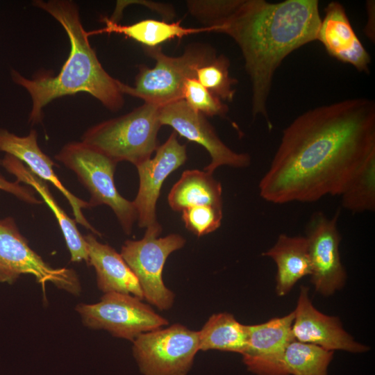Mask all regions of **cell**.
I'll return each instance as SVG.
<instances>
[{"mask_svg": "<svg viewBox=\"0 0 375 375\" xmlns=\"http://www.w3.org/2000/svg\"><path fill=\"white\" fill-rule=\"evenodd\" d=\"M338 215L328 218L314 213L306 228L310 262V281L316 292L328 297L341 289L347 274L340 255L341 236L337 226Z\"/></svg>", "mask_w": 375, "mask_h": 375, "instance_id": "obj_11", "label": "cell"}, {"mask_svg": "<svg viewBox=\"0 0 375 375\" xmlns=\"http://www.w3.org/2000/svg\"><path fill=\"white\" fill-rule=\"evenodd\" d=\"M160 107L144 103L126 115L101 122L84 133L82 142L117 163L127 161L137 166L151 158L158 147Z\"/></svg>", "mask_w": 375, "mask_h": 375, "instance_id": "obj_4", "label": "cell"}, {"mask_svg": "<svg viewBox=\"0 0 375 375\" xmlns=\"http://www.w3.org/2000/svg\"><path fill=\"white\" fill-rule=\"evenodd\" d=\"M183 99L192 109L204 116L224 117L228 110V106L203 87L196 78H190L185 81Z\"/></svg>", "mask_w": 375, "mask_h": 375, "instance_id": "obj_27", "label": "cell"}, {"mask_svg": "<svg viewBox=\"0 0 375 375\" xmlns=\"http://www.w3.org/2000/svg\"><path fill=\"white\" fill-rule=\"evenodd\" d=\"M294 312L255 325H246L247 347L241 354L247 369L256 375H289L284 356L294 340Z\"/></svg>", "mask_w": 375, "mask_h": 375, "instance_id": "obj_13", "label": "cell"}, {"mask_svg": "<svg viewBox=\"0 0 375 375\" xmlns=\"http://www.w3.org/2000/svg\"><path fill=\"white\" fill-rule=\"evenodd\" d=\"M144 50L156 60L154 67L139 66L134 86L119 80L117 84L123 94L158 106L183 99L185 81L195 78L197 69L216 56L211 47L200 44L187 47L183 55L177 57L165 54L160 47Z\"/></svg>", "mask_w": 375, "mask_h": 375, "instance_id": "obj_5", "label": "cell"}, {"mask_svg": "<svg viewBox=\"0 0 375 375\" xmlns=\"http://www.w3.org/2000/svg\"><path fill=\"white\" fill-rule=\"evenodd\" d=\"M89 262L97 274L98 288L104 294L119 292L143 299L138 281L135 274L112 247L99 242L92 234L83 236Z\"/></svg>", "mask_w": 375, "mask_h": 375, "instance_id": "obj_18", "label": "cell"}, {"mask_svg": "<svg viewBox=\"0 0 375 375\" xmlns=\"http://www.w3.org/2000/svg\"><path fill=\"white\" fill-rule=\"evenodd\" d=\"M159 120L161 126H171L176 133L207 150L211 160L204 170L210 173L220 166L242 168L251 163L249 154L237 153L227 147L206 116L192 109L183 99L161 106Z\"/></svg>", "mask_w": 375, "mask_h": 375, "instance_id": "obj_12", "label": "cell"}, {"mask_svg": "<svg viewBox=\"0 0 375 375\" xmlns=\"http://www.w3.org/2000/svg\"><path fill=\"white\" fill-rule=\"evenodd\" d=\"M160 224L146 228L144 237L139 240H126L121 256L138 281L145 299L158 310H169L174 301V293L162 280V271L168 256L183 248L185 238L178 234L159 237Z\"/></svg>", "mask_w": 375, "mask_h": 375, "instance_id": "obj_7", "label": "cell"}, {"mask_svg": "<svg viewBox=\"0 0 375 375\" xmlns=\"http://www.w3.org/2000/svg\"><path fill=\"white\" fill-rule=\"evenodd\" d=\"M321 21L317 0H239L210 26L240 47L251 83L252 115L262 116L269 131L267 101L274 73L292 51L317 40Z\"/></svg>", "mask_w": 375, "mask_h": 375, "instance_id": "obj_2", "label": "cell"}, {"mask_svg": "<svg viewBox=\"0 0 375 375\" xmlns=\"http://www.w3.org/2000/svg\"><path fill=\"white\" fill-rule=\"evenodd\" d=\"M199 351L219 350L242 354L246 349V325L228 312L211 315L198 331Z\"/></svg>", "mask_w": 375, "mask_h": 375, "instance_id": "obj_23", "label": "cell"}, {"mask_svg": "<svg viewBox=\"0 0 375 375\" xmlns=\"http://www.w3.org/2000/svg\"><path fill=\"white\" fill-rule=\"evenodd\" d=\"M366 5L367 22L364 31L371 40L374 41V1H367Z\"/></svg>", "mask_w": 375, "mask_h": 375, "instance_id": "obj_31", "label": "cell"}, {"mask_svg": "<svg viewBox=\"0 0 375 375\" xmlns=\"http://www.w3.org/2000/svg\"><path fill=\"white\" fill-rule=\"evenodd\" d=\"M0 151L5 152L22 162L36 176L43 181L53 184L69 202L75 222L92 231L99 236L97 231L86 219L83 208H92L89 202L85 201L69 191L59 180L53 169L54 162L40 148L38 144V133L31 130L26 136H18L6 129L0 128Z\"/></svg>", "mask_w": 375, "mask_h": 375, "instance_id": "obj_16", "label": "cell"}, {"mask_svg": "<svg viewBox=\"0 0 375 375\" xmlns=\"http://www.w3.org/2000/svg\"><path fill=\"white\" fill-rule=\"evenodd\" d=\"M76 310L85 326L106 330L114 337L132 342L144 333L169 324L142 299L119 292L106 293L96 303H79Z\"/></svg>", "mask_w": 375, "mask_h": 375, "instance_id": "obj_9", "label": "cell"}, {"mask_svg": "<svg viewBox=\"0 0 375 375\" xmlns=\"http://www.w3.org/2000/svg\"><path fill=\"white\" fill-rule=\"evenodd\" d=\"M292 326L295 340L319 346L328 351L342 350L362 353L368 347L354 340L342 328L338 317L317 310L308 296V288L301 286Z\"/></svg>", "mask_w": 375, "mask_h": 375, "instance_id": "obj_15", "label": "cell"}, {"mask_svg": "<svg viewBox=\"0 0 375 375\" xmlns=\"http://www.w3.org/2000/svg\"><path fill=\"white\" fill-rule=\"evenodd\" d=\"M181 218L187 229L200 237L217 230L222 219V208L193 206L183 210Z\"/></svg>", "mask_w": 375, "mask_h": 375, "instance_id": "obj_28", "label": "cell"}, {"mask_svg": "<svg viewBox=\"0 0 375 375\" xmlns=\"http://www.w3.org/2000/svg\"><path fill=\"white\" fill-rule=\"evenodd\" d=\"M340 196L342 206L352 212L375 209V153H372L349 179Z\"/></svg>", "mask_w": 375, "mask_h": 375, "instance_id": "obj_24", "label": "cell"}, {"mask_svg": "<svg viewBox=\"0 0 375 375\" xmlns=\"http://www.w3.org/2000/svg\"><path fill=\"white\" fill-rule=\"evenodd\" d=\"M375 153V103L353 98L310 109L283 131L259 183L260 197L276 204L340 195Z\"/></svg>", "mask_w": 375, "mask_h": 375, "instance_id": "obj_1", "label": "cell"}, {"mask_svg": "<svg viewBox=\"0 0 375 375\" xmlns=\"http://www.w3.org/2000/svg\"><path fill=\"white\" fill-rule=\"evenodd\" d=\"M55 158L75 172L91 195L88 202L92 208L109 206L124 233H131L137 212L133 202L124 198L116 188V162L82 141L67 143Z\"/></svg>", "mask_w": 375, "mask_h": 375, "instance_id": "obj_6", "label": "cell"}, {"mask_svg": "<svg viewBox=\"0 0 375 375\" xmlns=\"http://www.w3.org/2000/svg\"><path fill=\"white\" fill-rule=\"evenodd\" d=\"M168 203L178 212L199 206L222 208V185L206 170H186L170 190Z\"/></svg>", "mask_w": 375, "mask_h": 375, "instance_id": "obj_21", "label": "cell"}, {"mask_svg": "<svg viewBox=\"0 0 375 375\" xmlns=\"http://www.w3.org/2000/svg\"><path fill=\"white\" fill-rule=\"evenodd\" d=\"M264 256L276 263V291L283 297L303 276L310 275V262L306 237L281 234Z\"/></svg>", "mask_w": 375, "mask_h": 375, "instance_id": "obj_20", "label": "cell"}, {"mask_svg": "<svg viewBox=\"0 0 375 375\" xmlns=\"http://www.w3.org/2000/svg\"><path fill=\"white\" fill-rule=\"evenodd\" d=\"M333 351L295 340L288 346L284 362L289 375H328Z\"/></svg>", "mask_w": 375, "mask_h": 375, "instance_id": "obj_25", "label": "cell"}, {"mask_svg": "<svg viewBox=\"0 0 375 375\" xmlns=\"http://www.w3.org/2000/svg\"><path fill=\"white\" fill-rule=\"evenodd\" d=\"M33 5L49 13L62 26L69 40L70 52L56 76L41 74L29 79L17 70H11L12 81L31 96L29 122H41L43 108L51 101L78 92L88 93L108 110H120L124 99L118 80L112 77L99 62L83 26L77 5L69 0H35Z\"/></svg>", "mask_w": 375, "mask_h": 375, "instance_id": "obj_3", "label": "cell"}, {"mask_svg": "<svg viewBox=\"0 0 375 375\" xmlns=\"http://www.w3.org/2000/svg\"><path fill=\"white\" fill-rule=\"evenodd\" d=\"M324 12L317 40L332 57L368 73L371 57L356 35L343 6L332 1Z\"/></svg>", "mask_w": 375, "mask_h": 375, "instance_id": "obj_17", "label": "cell"}, {"mask_svg": "<svg viewBox=\"0 0 375 375\" xmlns=\"http://www.w3.org/2000/svg\"><path fill=\"white\" fill-rule=\"evenodd\" d=\"M187 160L186 147L179 143L174 131L162 145L157 147L153 158L135 166L139 175V189L133 201L140 228L159 224L156 203L163 182Z\"/></svg>", "mask_w": 375, "mask_h": 375, "instance_id": "obj_14", "label": "cell"}, {"mask_svg": "<svg viewBox=\"0 0 375 375\" xmlns=\"http://www.w3.org/2000/svg\"><path fill=\"white\" fill-rule=\"evenodd\" d=\"M229 66V60L224 55L216 56L197 69L195 78L215 96L231 102L235 94L233 85L238 80L230 76Z\"/></svg>", "mask_w": 375, "mask_h": 375, "instance_id": "obj_26", "label": "cell"}, {"mask_svg": "<svg viewBox=\"0 0 375 375\" xmlns=\"http://www.w3.org/2000/svg\"><path fill=\"white\" fill-rule=\"evenodd\" d=\"M22 274H31L44 293L48 282L78 294L81 286L74 271L53 268L28 245L11 217L0 219V283H13Z\"/></svg>", "mask_w": 375, "mask_h": 375, "instance_id": "obj_10", "label": "cell"}, {"mask_svg": "<svg viewBox=\"0 0 375 375\" xmlns=\"http://www.w3.org/2000/svg\"><path fill=\"white\" fill-rule=\"evenodd\" d=\"M0 165L13 174L17 181L24 183L32 188L50 208L64 236L70 253L71 261L85 260L88 264V253L84 237L78 231L76 222L69 217L57 203L47 183L34 174L22 161L9 154H6L0 160Z\"/></svg>", "mask_w": 375, "mask_h": 375, "instance_id": "obj_19", "label": "cell"}, {"mask_svg": "<svg viewBox=\"0 0 375 375\" xmlns=\"http://www.w3.org/2000/svg\"><path fill=\"white\" fill-rule=\"evenodd\" d=\"M0 190L15 195L18 199L32 204H40L43 201L38 200L35 196V191L19 184L18 181L10 182L0 174Z\"/></svg>", "mask_w": 375, "mask_h": 375, "instance_id": "obj_30", "label": "cell"}, {"mask_svg": "<svg viewBox=\"0 0 375 375\" xmlns=\"http://www.w3.org/2000/svg\"><path fill=\"white\" fill-rule=\"evenodd\" d=\"M104 28L87 31L88 36L100 33H119L141 43L146 48H154L175 38H181L188 35L201 32H212L211 27L186 28L181 21L168 23L164 21L147 19L129 25H120L107 17L102 20Z\"/></svg>", "mask_w": 375, "mask_h": 375, "instance_id": "obj_22", "label": "cell"}, {"mask_svg": "<svg viewBox=\"0 0 375 375\" xmlns=\"http://www.w3.org/2000/svg\"><path fill=\"white\" fill-rule=\"evenodd\" d=\"M199 351L198 331L178 323L133 341V354L144 375H187Z\"/></svg>", "mask_w": 375, "mask_h": 375, "instance_id": "obj_8", "label": "cell"}, {"mask_svg": "<svg viewBox=\"0 0 375 375\" xmlns=\"http://www.w3.org/2000/svg\"><path fill=\"white\" fill-rule=\"evenodd\" d=\"M239 0H194L188 1L189 12L199 21L210 27L228 14L238 4Z\"/></svg>", "mask_w": 375, "mask_h": 375, "instance_id": "obj_29", "label": "cell"}]
</instances>
